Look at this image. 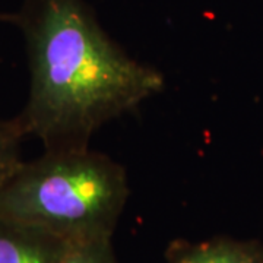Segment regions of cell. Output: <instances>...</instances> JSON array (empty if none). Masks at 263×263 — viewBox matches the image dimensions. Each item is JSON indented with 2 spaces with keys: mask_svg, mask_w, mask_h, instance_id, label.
Instances as JSON below:
<instances>
[{
  "mask_svg": "<svg viewBox=\"0 0 263 263\" xmlns=\"http://www.w3.org/2000/svg\"><path fill=\"white\" fill-rule=\"evenodd\" d=\"M0 19L24 35L29 94L16 117L44 151L86 149L105 123L164 89V75L129 56L84 0H24Z\"/></svg>",
  "mask_w": 263,
  "mask_h": 263,
  "instance_id": "obj_1",
  "label": "cell"
},
{
  "mask_svg": "<svg viewBox=\"0 0 263 263\" xmlns=\"http://www.w3.org/2000/svg\"><path fill=\"white\" fill-rule=\"evenodd\" d=\"M129 195L126 170L108 155L89 148L44 151L0 189V218L67 243L113 238Z\"/></svg>",
  "mask_w": 263,
  "mask_h": 263,
  "instance_id": "obj_2",
  "label": "cell"
},
{
  "mask_svg": "<svg viewBox=\"0 0 263 263\" xmlns=\"http://www.w3.org/2000/svg\"><path fill=\"white\" fill-rule=\"evenodd\" d=\"M165 263H263V241L215 235L205 240L176 238L165 249Z\"/></svg>",
  "mask_w": 263,
  "mask_h": 263,
  "instance_id": "obj_3",
  "label": "cell"
},
{
  "mask_svg": "<svg viewBox=\"0 0 263 263\" xmlns=\"http://www.w3.org/2000/svg\"><path fill=\"white\" fill-rule=\"evenodd\" d=\"M67 245L37 227L0 218V263H62Z\"/></svg>",
  "mask_w": 263,
  "mask_h": 263,
  "instance_id": "obj_4",
  "label": "cell"
},
{
  "mask_svg": "<svg viewBox=\"0 0 263 263\" xmlns=\"http://www.w3.org/2000/svg\"><path fill=\"white\" fill-rule=\"evenodd\" d=\"M25 136L16 117L0 120V189L18 171L24 160L21 158V141Z\"/></svg>",
  "mask_w": 263,
  "mask_h": 263,
  "instance_id": "obj_5",
  "label": "cell"
},
{
  "mask_svg": "<svg viewBox=\"0 0 263 263\" xmlns=\"http://www.w3.org/2000/svg\"><path fill=\"white\" fill-rule=\"evenodd\" d=\"M62 263H117L111 238L69 243Z\"/></svg>",
  "mask_w": 263,
  "mask_h": 263,
  "instance_id": "obj_6",
  "label": "cell"
}]
</instances>
